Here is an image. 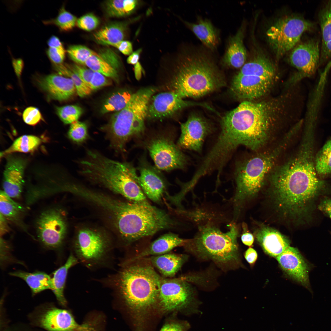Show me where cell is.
Instances as JSON below:
<instances>
[{
	"label": "cell",
	"mask_w": 331,
	"mask_h": 331,
	"mask_svg": "<svg viewBox=\"0 0 331 331\" xmlns=\"http://www.w3.org/2000/svg\"><path fill=\"white\" fill-rule=\"evenodd\" d=\"M108 242L101 234L89 229L80 230L75 243L77 257L91 268L103 262L109 253Z\"/></svg>",
	"instance_id": "12"
},
{
	"label": "cell",
	"mask_w": 331,
	"mask_h": 331,
	"mask_svg": "<svg viewBox=\"0 0 331 331\" xmlns=\"http://www.w3.org/2000/svg\"><path fill=\"white\" fill-rule=\"evenodd\" d=\"M42 141L40 138L36 136L22 135L16 139L8 149L1 152V157L15 152H32L38 148Z\"/></svg>",
	"instance_id": "32"
},
{
	"label": "cell",
	"mask_w": 331,
	"mask_h": 331,
	"mask_svg": "<svg viewBox=\"0 0 331 331\" xmlns=\"http://www.w3.org/2000/svg\"><path fill=\"white\" fill-rule=\"evenodd\" d=\"M26 162L22 158L9 156L3 173V191L11 198L20 196L24 183V174Z\"/></svg>",
	"instance_id": "20"
},
{
	"label": "cell",
	"mask_w": 331,
	"mask_h": 331,
	"mask_svg": "<svg viewBox=\"0 0 331 331\" xmlns=\"http://www.w3.org/2000/svg\"><path fill=\"white\" fill-rule=\"evenodd\" d=\"M144 146L158 169L169 171L184 169L188 159L169 135L158 134L144 142Z\"/></svg>",
	"instance_id": "11"
},
{
	"label": "cell",
	"mask_w": 331,
	"mask_h": 331,
	"mask_svg": "<svg viewBox=\"0 0 331 331\" xmlns=\"http://www.w3.org/2000/svg\"><path fill=\"white\" fill-rule=\"evenodd\" d=\"M318 208L331 218V198H326L323 199L318 205Z\"/></svg>",
	"instance_id": "49"
},
{
	"label": "cell",
	"mask_w": 331,
	"mask_h": 331,
	"mask_svg": "<svg viewBox=\"0 0 331 331\" xmlns=\"http://www.w3.org/2000/svg\"><path fill=\"white\" fill-rule=\"evenodd\" d=\"M313 27L311 22L296 15L287 16L276 21L268 29L266 35L276 57L280 58L293 48L303 33Z\"/></svg>",
	"instance_id": "10"
},
{
	"label": "cell",
	"mask_w": 331,
	"mask_h": 331,
	"mask_svg": "<svg viewBox=\"0 0 331 331\" xmlns=\"http://www.w3.org/2000/svg\"><path fill=\"white\" fill-rule=\"evenodd\" d=\"M61 211L51 208L42 212L36 222L37 236L46 247L56 249L62 245L67 231L65 218Z\"/></svg>",
	"instance_id": "13"
},
{
	"label": "cell",
	"mask_w": 331,
	"mask_h": 331,
	"mask_svg": "<svg viewBox=\"0 0 331 331\" xmlns=\"http://www.w3.org/2000/svg\"><path fill=\"white\" fill-rule=\"evenodd\" d=\"M40 323L49 331H77L88 324H78L68 311L56 308L47 310L42 317Z\"/></svg>",
	"instance_id": "22"
},
{
	"label": "cell",
	"mask_w": 331,
	"mask_h": 331,
	"mask_svg": "<svg viewBox=\"0 0 331 331\" xmlns=\"http://www.w3.org/2000/svg\"><path fill=\"white\" fill-rule=\"evenodd\" d=\"M160 331H183L181 326L177 324H168L164 326Z\"/></svg>",
	"instance_id": "56"
},
{
	"label": "cell",
	"mask_w": 331,
	"mask_h": 331,
	"mask_svg": "<svg viewBox=\"0 0 331 331\" xmlns=\"http://www.w3.org/2000/svg\"><path fill=\"white\" fill-rule=\"evenodd\" d=\"M138 3L135 0H112L106 1L105 11L111 17H121L127 16L135 10Z\"/></svg>",
	"instance_id": "33"
},
{
	"label": "cell",
	"mask_w": 331,
	"mask_h": 331,
	"mask_svg": "<svg viewBox=\"0 0 331 331\" xmlns=\"http://www.w3.org/2000/svg\"><path fill=\"white\" fill-rule=\"evenodd\" d=\"M245 257L248 263L250 264H253L257 259V252L253 249L249 248L245 252Z\"/></svg>",
	"instance_id": "50"
},
{
	"label": "cell",
	"mask_w": 331,
	"mask_h": 331,
	"mask_svg": "<svg viewBox=\"0 0 331 331\" xmlns=\"http://www.w3.org/2000/svg\"><path fill=\"white\" fill-rule=\"evenodd\" d=\"M48 44L50 47H63L59 38L55 36H52L49 38Z\"/></svg>",
	"instance_id": "55"
},
{
	"label": "cell",
	"mask_w": 331,
	"mask_h": 331,
	"mask_svg": "<svg viewBox=\"0 0 331 331\" xmlns=\"http://www.w3.org/2000/svg\"><path fill=\"white\" fill-rule=\"evenodd\" d=\"M196 105L211 109L205 104L184 100L173 91L162 92L151 98L148 105L147 118L154 120L168 117L184 108Z\"/></svg>",
	"instance_id": "16"
},
{
	"label": "cell",
	"mask_w": 331,
	"mask_h": 331,
	"mask_svg": "<svg viewBox=\"0 0 331 331\" xmlns=\"http://www.w3.org/2000/svg\"><path fill=\"white\" fill-rule=\"evenodd\" d=\"M245 30V26L243 24L236 34L229 37L222 59V63L225 66L238 68L245 63L247 53L243 42Z\"/></svg>",
	"instance_id": "24"
},
{
	"label": "cell",
	"mask_w": 331,
	"mask_h": 331,
	"mask_svg": "<svg viewBox=\"0 0 331 331\" xmlns=\"http://www.w3.org/2000/svg\"><path fill=\"white\" fill-rule=\"evenodd\" d=\"M133 94L127 91L117 92L110 96L102 108L103 114L120 111L124 108L130 101Z\"/></svg>",
	"instance_id": "35"
},
{
	"label": "cell",
	"mask_w": 331,
	"mask_h": 331,
	"mask_svg": "<svg viewBox=\"0 0 331 331\" xmlns=\"http://www.w3.org/2000/svg\"><path fill=\"white\" fill-rule=\"evenodd\" d=\"M67 52L72 60L78 64L83 65H85L86 61L90 56L98 54L82 45H71L68 47Z\"/></svg>",
	"instance_id": "41"
},
{
	"label": "cell",
	"mask_w": 331,
	"mask_h": 331,
	"mask_svg": "<svg viewBox=\"0 0 331 331\" xmlns=\"http://www.w3.org/2000/svg\"><path fill=\"white\" fill-rule=\"evenodd\" d=\"M80 174L103 185L130 201L148 203L138 181L136 169L130 162L111 159L95 150L88 149L78 162Z\"/></svg>",
	"instance_id": "4"
},
{
	"label": "cell",
	"mask_w": 331,
	"mask_h": 331,
	"mask_svg": "<svg viewBox=\"0 0 331 331\" xmlns=\"http://www.w3.org/2000/svg\"><path fill=\"white\" fill-rule=\"evenodd\" d=\"M6 219L0 214V234L3 235L9 231V228L6 222Z\"/></svg>",
	"instance_id": "57"
},
{
	"label": "cell",
	"mask_w": 331,
	"mask_h": 331,
	"mask_svg": "<svg viewBox=\"0 0 331 331\" xmlns=\"http://www.w3.org/2000/svg\"><path fill=\"white\" fill-rule=\"evenodd\" d=\"M3 190L0 193V211L6 220L10 221L25 230L23 219L25 208L15 202Z\"/></svg>",
	"instance_id": "30"
},
{
	"label": "cell",
	"mask_w": 331,
	"mask_h": 331,
	"mask_svg": "<svg viewBox=\"0 0 331 331\" xmlns=\"http://www.w3.org/2000/svg\"><path fill=\"white\" fill-rule=\"evenodd\" d=\"M276 258L286 274L305 287L309 288V274L312 266L297 249L290 246Z\"/></svg>",
	"instance_id": "18"
},
{
	"label": "cell",
	"mask_w": 331,
	"mask_h": 331,
	"mask_svg": "<svg viewBox=\"0 0 331 331\" xmlns=\"http://www.w3.org/2000/svg\"><path fill=\"white\" fill-rule=\"evenodd\" d=\"M47 54L51 60L56 65L62 64L65 57L64 47H49Z\"/></svg>",
	"instance_id": "46"
},
{
	"label": "cell",
	"mask_w": 331,
	"mask_h": 331,
	"mask_svg": "<svg viewBox=\"0 0 331 331\" xmlns=\"http://www.w3.org/2000/svg\"><path fill=\"white\" fill-rule=\"evenodd\" d=\"M184 22L207 48L212 51L216 49L219 43L218 32L209 20L199 17L196 23Z\"/></svg>",
	"instance_id": "27"
},
{
	"label": "cell",
	"mask_w": 331,
	"mask_h": 331,
	"mask_svg": "<svg viewBox=\"0 0 331 331\" xmlns=\"http://www.w3.org/2000/svg\"><path fill=\"white\" fill-rule=\"evenodd\" d=\"M290 93L261 101H244L226 113L220 122V135L229 147L240 146L257 151L270 141L290 116Z\"/></svg>",
	"instance_id": "1"
},
{
	"label": "cell",
	"mask_w": 331,
	"mask_h": 331,
	"mask_svg": "<svg viewBox=\"0 0 331 331\" xmlns=\"http://www.w3.org/2000/svg\"><path fill=\"white\" fill-rule=\"evenodd\" d=\"M212 127L201 116L191 115L181 125V134L177 144L181 149L201 152L204 141L212 132Z\"/></svg>",
	"instance_id": "15"
},
{
	"label": "cell",
	"mask_w": 331,
	"mask_h": 331,
	"mask_svg": "<svg viewBox=\"0 0 331 331\" xmlns=\"http://www.w3.org/2000/svg\"><path fill=\"white\" fill-rule=\"evenodd\" d=\"M294 136L292 132L288 131L273 148L236 164V190L233 201L235 211L238 212L241 205L259 192Z\"/></svg>",
	"instance_id": "6"
},
{
	"label": "cell",
	"mask_w": 331,
	"mask_h": 331,
	"mask_svg": "<svg viewBox=\"0 0 331 331\" xmlns=\"http://www.w3.org/2000/svg\"><path fill=\"white\" fill-rule=\"evenodd\" d=\"M38 84L51 98L64 101L71 98L76 92L71 79L57 74H51L39 79Z\"/></svg>",
	"instance_id": "23"
},
{
	"label": "cell",
	"mask_w": 331,
	"mask_h": 331,
	"mask_svg": "<svg viewBox=\"0 0 331 331\" xmlns=\"http://www.w3.org/2000/svg\"><path fill=\"white\" fill-rule=\"evenodd\" d=\"M193 292L187 281L181 277L162 276L159 285L158 304L167 310L184 307L192 300Z\"/></svg>",
	"instance_id": "14"
},
{
	"label": "cell",
	"mask_w": 331,
	"mask_h": 331,
	"mask_svg": "<svg viewBox=\"0 0 331 331\" xmlns=\"http://www.w3.org/2000/svg\"><path fill=\"white\" fill-rule=\"evenodd\" d=\"M67 135L69 139L78 145L86 142L89 138L87 124L78 120L71 124Z\"/></svg>",
	"instance_id": "40"
},
{
	"label": "cell",
	"mask_w": 331,
	"mask_h": 331,
	"mask_svg": "<svg viewBox=\"0 0 331 331\" xmlns=\"http://www.w3.org/2000/svg\"><path fill=\"white\" fill-rule=\"evenodd\" d=\"M77 331H98L93 326L88 324V325L86 327L79 330Z\"/></svg>",
	"instance_id": "58"
},
{
	"label": "cell",
	"mask_w": 331,
	"mask_h": 331,
	"mask_svg": "<svg viewBox=\"0 0 331 331\" xmlns=\"http://www.w3.org/2000/svg\"><path fill=\"white\" fill-rule=\"evenodd\" d=\"M10 275L24 280L30 288L33 294L51 289V278L44 272L39 271L30 273L18 270L10 272Z\"/></svg>",
	"instance_id": "31"
},
{
	"label": "cell",
	"mask_w": 331,
	"mask_h": 331,
	"mask_svg": "<svg viewBox=\"0 0 331 331\" xmlns=\"http://www.w3.org/2000/svg\"><path fill=\"white\" fill-rule=\"evenodd\" d=\"M77 19L75 16L66 10L63 6L55 18L44 21L43 22L45 25H55L61 31H67L74 27Z\"/></svg>",
	"instance_id": "37"
},
{
	"label": "cell",
	"mask_w": 331,
	"mask_h": 331,
	"mask_svg": "<svg viewBox=\"0 0 331 331\" xmlns=\"http://www.w3.org/2000/svg\"><path fill=\"white\" fill-rule=\"evenodd\" d=\"M107 78L99 73L94 72L89 86L92 91L109 85L111 82Z\"/></svg>",
	"instance_id": "47"
},
{
	"label": "cell",
	"mask_w": 331,
	"mask_h": 331,
	"mask_svg": "<svg viewBox=\"0 0 331 331\" xmlns=\"http://www.w3.org/2000/svg\"><path fill=\"white\" fill-rule=\"evenodd\" d=\"M321 55L323 60L331 58V41L321 45Z\"/></svg>",
	"instance_id": "51"
},
{
	"label": "cell",
	"mask_w": 331,
	"mask_h": 331,
	"mask_svg": "<svg viewBox=\"0 0 331 331\" xmlns=\"http://www.w3.org/2000/svg\"><path fill=\"white\" fill-rule=\"evenodd\" d=\"M85 65L94 72L99 73L116 82L119 81L117 69L99 54L90 56L86 61Z\"/></svg>",
	"instance_id": "34"
},
{
	"label": "cell",
	"mask_w": 331,
	"mask_h": 331,
	"mask_svg": "<svg viewBox=\"0 0 331 331\" xmlns=\"http://www.w3.org/2000/svg\"><path fill=\"white\" fill-rule=\"evenodd\" d=\"M276 76L273 64L264 54L258 53L234 77L230 93L238 100L252 101L267 93L274 83Z\"/></svg>",
	"instance_id": "9"
},
{
	"label": "cell",
	"mask_w": 331,
	"mask_h": 331,
	"mask_svg": "<svg viewBox=\"0 0 331 331\" xmlns=\"http://www.w3.org/2000/svg\"><path fill=\"white\" fill-rule=\"evenodd\" d=\"M78 260L72 254L70 255L64 265L54 272L51 278V289L59 303L63 306H65L67 304L64 292L68 272L71 267L78 263Z\"/></svg>",
	"instance_id": "29"
},
{
	"label": "cell",
	"mask_w": 331,
	"mask_h": 331,
	"mask_svg": "<svg viewBox=\"0 0 331 331\" xmlns=\"http://www.w3.org/2000/svg\"><path fill=\"white\" fill-rule=\"evenodd\" d=\"M56 112L64 123L71 124L78 120L82 113V110L77 105H67L57 107Z\"/></svg>",
	"instance_id": "42"
},
{
	"label": "cell",
	"mask_w": 331,
	"mask_h": 331,
	"mask_svg": "<svg viewBox=\"0 0 331 331\" xmlns=\"http://www.w3.org/2000/svg\"><path fill=\"white\" fill-rule=\"evenodd\" d=\"M142 51V49H139L135 51L132 52L127 58V62L130 64H136L138 62L140 55Z\"/></svg>",
	"instance_id": "54"
},
{
	"label": "cell",
	"mask_w": 331,
	"mask_h": 331,
	"mask_svg": "<svg viewBox=\"0 0 331 331\" xmlns=\"http://www.w3.org/2000/svg\"><path fill=\"white\" fill-rule=\"evenodd\" d=\"M211 220L199 226L196 235L187 239L183 247L203 258L210 259L222 265L238 263L239 257L237 238L238 230L235 224H230L223 232Z\"/></svg>",
	"instance_id": "8"
},
{
	"label": "cell",
	"mask_w": 331,
	"mask_h": 331,
	"mask_svg": "<svg viewBox=\"0 0 331 331\" xmlns=\"http://www.w3.org/2000/svg\"><path fill=\"white\" fill-rule=\"evenodd\" d=\"M138 169V183L144 194L154 202L161 201L166 186L159 169L151 165L144 157L140 160Z\"/></svg>",
	"instance_id": "19"
},
{
	"label": "cell",
	"mask_w": 331,
	"mask_h": 331,
	"mask_svg": "<svg viewBox=\"0 0 331 331\" xmlns=\"http://www.w3.org/2000/svg\"><path fill=\"white\" fill-rule=\"evenodd\" d=\"M156 90L149 87L133 93L125 107L114 114L102 129L110 147L116 153H124L127 142L143 133L149 103Z\"/></svg>",
	"instance_id": "7"
},
{
	"label": "cell",
	"mask_w": 331,
	"mask_h": 331,
	"mask_svg": "<svg viewBox=\"0 0 331 331\" xmlns=\"http://www.w3.org/2000/svg\"><path fill=\"white\" fill-rule=\"evenodd\" d=\"M256 239L264 252L276 257L290 246L288 239L277 230L264 225L255 231Z\"/></svg>",
	"instance_id": "21"
},
{
	"label": "cell",
	"mask_w": 331,
	"mask_h": 331,
	"mask_svg": "<svg viewBox=\"0 0 331 331\" xmlns=\"http://www.w3.org/2000/svg\"><path fill=\"white\" fill-rule=\"evenodd\" d=\"M179 54L175 72L169 84L170 91L183 99L197 98L225 85L223 76L207 51L192 49Z\"/></svg>",
	"instance_id": "3"
},
{
	"label": "cell",
	"mask_w": 331,
	"mask_h": 331,
	"mask_svg": "<svg viewBox=\"0 0 331 331\" xmlns=\"http://www.w3.org/2000/svg\"><path fill=\"white\" fill-rule=\"evenodd\" d=\"M147 257L153 267L166 278L174 277L187 258L186 255L170 252Z\"/></svg>",
	"instance_id": "26"
},
{
	"label": "cell",
	"mask_w": 331,
	"mask_h": 331,
	"mask_svg": "<svg viewBox=\"0 0 331 331\" xmlns=\"http://www.w3.org/2000/svg\"><path fill=\"white\" fill-rule=\"evenodd\" d=\"M56 66L55 68L60 74L71 79L75 86L76 93L79 97H84L91 93L92 90L67 65L62 64Z\"/></svg>",
	"instance_id": "36"
},
{
	"label": "cell",
	"mask_w": 331,
	"mask_h": 331,
	"mask_svg": "<svg viewBox=\"0 0 331 331\" xmlns=\"http://www.w3.org/2000/svg\"><path fill=\"white\" fill-rule=\"evenodd\" d=\"M162 276L146 257L124 261L118 272L108 280L115 292L127 306L140 309L158 304Z\"/></svg>",
	"instance_id": "5"
},
{
	"label": "cell",
	"mask_w": 331,
	"mask_h": 331,
	"mask_svg": "<svg viewBox=\"0 0 331 331\" xmlns=\"http://www.w3.org/2000/svg\"><path fill=\"white\" fill-rule=\"evenodd\" d=\"M12 64L16 74L19 78L22 73L24 66L22 60L21 59H13Z\"/></svg>",
	"instance_id": "52"
},
{
	"label": "cell",
	"mask_w": 331,
	"mask_h": 331,
	"mask_svg": "<svg viewBox=\"0 0 331 331\" xmlns=\"http://www.w3.org/2000/svg\"><path fill=\"white\" fill-rule=\"evenodd\" d=\"M315 165L318 174L326 175L331 173V139L327 142L318 152Z\"/></svg>",
	"instance_id": "38"
},
{
	"label": "cell",
	"mask_w": 331,
	"mask_h": 331,
	"mask_svg": "<svg viewBox=\"0 0 331 331\" xmlns=\"http://www.w3.org/2000/svg\"><path fill=\"white\" fill-rule=\"evenodd\" d=\"M23 119L27 124L34 126L39 123L42 119V115L39 110L33 107L27 108L23 114Z\"/></svg>",
	"instance_id": "44"
},
{
	"label": "cell",
	"mask_w": 331,
	"mask_h": 331,
	"mask_svg": "<svg viewBox=\"0 0 331 331\" xmlns=\"http://www.w3.org/2000/svg\"><path fill=\"white\" fill-rule=\"evenodd\" d=\"M319 20L322 35V45L331 41V1L321 10Z\"/></svg>",
	"instance_id": "39"
},
{
	"label": "cell",
	"mask_w": 331,
	"mask_h": 331,
	"mask_svg": "<svg viewBox=\"0 0 331 331\" xmlns=\"http://www.w3.org/2000/svg\"><path fill=\"white\" fill-rule=\"evenodd\" d=\"M67 65L89 86L94 71L89 68H86L78 64Z\"/></svg>",
	"instance_id": "45"
},
{
	"label": "cell",
	"mask_w": 331,
	"mask_h": 331,
	"mask_svg": "<svg viewBox=\"0 0 331 331\" xmlns=\"http://www.w3.org/2000/svg\"><path fill=\"white\" fill-rule=\"evenodd\" d=\"M111 46L116 48L125 55H130L132 53V45L129 41L122 40Z\"/></svg>",
	"instance_id": "48"
},
{
	"label": "cell",
	"mask_w": 331,
	"mask_h": 331,
	"mask_svg": "<svg viewBox=\"0 0 331 331\" xmlns=\"http://www.w3.org/2000/svg\"><path fill=\"white\" fill-rule=\"evenodd\" d=\"M187 240L180 238L178 235L174 233L166 234L153 242L135 256L126 260L131 261L143 258L167 253L175 247L183 246Z\"/></svg>",
	"instance_id": "25"
},
{
	"label": "cell",
	"mask_w": 331,
	"mask_h": 331,
	"mask_svg": "<svg viewBox=\"0 0 331 331\" xmlns=\"http://www.w3.org/2000/svg\"><path fill=\"white\" fill-rule=\"evenodd\" d=\"M320 59L318 42L310 39L298 45L292 50L289 61L297 69L299 77H309L315 74Z\"/></svg>",
	"instance_id": "17"
},
{
	"label": "cell",
	"mask_w": 331,
	"mask_h": 331,
	"mask_svg": "<svg viewBox=\"0 0 331 331\" xmlns=\"http://www.w3.org/2000/svg\"><path fill=\"white\" fill-rule=\"evenodd\" d=\"M127 25L123 22L108 23L94 33L93 39L99 44L111 46L123 40Z\"/></svg>",
	"instance_id": "28"
},
{
	"label": "cell",
	"mask_w": 331,
	"mask_h": 331,
	"mask_svg": "<svg viewBox=\"0 0 331 331\" xmlns=\"http://www.w3.org/2000/svg\"><path fill=\"white\" fill-rule=\"evenodd\" d=\"M100 206L113 216L127 244L173 227L176 223L166 211L148 203L125 202L104 197Z\"/></svg>",
	"instance_id": "2"
},
{
	"label": "cell",
	"mask_w": 331,
	"mask_h": 331,
	"mask_svg": "<svg viewBox=\"0 0 331 331\" xmlns=\"http://www.w3.org/2000/svg\"><path fill=\"white\" fill-rule=\"evenodd\" d=\"M100 23L98 18L94 14L89 13L77 19L76 24L80 29L90 31L96 29Z\"/></svg>",
	"instance_id": "43"
},
{
	"label": "cell",
	"mask_w": 331,
	"mask_h": 331,
	"mask_svg": "<svg viewBox=\"0 0 331 331\" xmlns=\"http://www.w3.org/2000/svg\"><path fill=\"white\" fill-rule=\"evenodd\" d=\"M241 240L245 245L250 246L253 243L254 238L253 234L247 231H245L242 235Z\"/></svg>",
	"instance_id": "53"
}]
</instances>
